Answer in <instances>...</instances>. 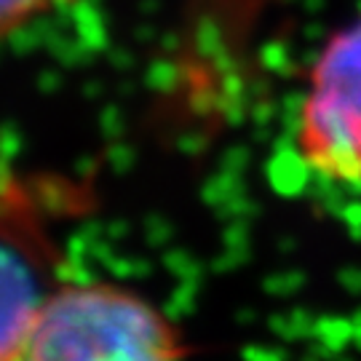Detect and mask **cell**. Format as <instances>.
<instances>
[{"instance_id":"obj_1","label":"cell","mask_w":361,"mask_h":361,"mask_svg":"<svg viewBox=\"0 0 361 361\" xmlns=\"http://www.w3.org/2000/svg\"><path fill=\"white\" fill-rule=\"evenodd\" d=\"M195 353L166 310L113 281H67L35 300L16 359L169 361Z\"/></svg>"},{"instance_id":"obj_2","label":"cell","mask_w":361,"mask_h":361,"mask_svg":"<svg viewBox=\"0 0 361 361\" xmlns=\"http://www.w3.org/2000/svg\"><path fill=\"white\" fill-rule=\"evenodd\" d=\"M295 150L316 177L361 188V16L340 27L310 67Z\"/></svg>"},{"instance_id":"obj_3","label":"cell","mask_w":361,"mask_h":361,"mask_svg":"<svg viewBox=\"0 0 361 361\" xmlns=\"http://www.w3.org/2000/svg\"><path fill=\"white\" fill-rule=\"evenodd\" d=\"M35 300L38 297H22L13 276H0V359H16Z\"/></svg>"},{"instance_id":"obj_4","label":"cell","mask_w":361,"mask_h":361,"mask_svg":"<svg viewBox=\"0 0 361 361\" xmlns=\"http://www.w3.org/2000/svg\"><path fill=\"white\" fill-rule=\"evenodd\" d=\"M78 3L80 0H0V40L22 35Z\"/></svg>"}]
</instances>
